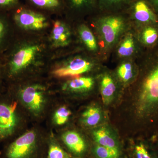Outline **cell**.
Returning <instances> with one entry per match:
<instances>
[{
	"label": "cell",
	"mask_w": 158,
	"mask_h": 158,
	"mask_svg": "<svg viewBox=\"0 0 158 158\" xmlns=\"http://www.w3.org/2000/svg\"><path fill=\"white\" fill-rule=\"evenodd\" d=\"M121 13H105L96 21L97 31L105 49L112 48L125 31L127 19Z\"/></svg>",
	"instance_id": "1"
},
{
	"label": "cell",
	"mask_w": 158,
	"mask_h": 158,
	"mask_svg": "<svg viewBox=\"0 0 158 158\" xmlns=\"http://www.w3.org/2000/svg\"><path fill=\"white\" fill-rule=\"evenodd\" d=\"M35 6L45 9H56L61 5L59 0H31Z\"/></svg>",
	"instance_id": "25"
},
{
	"label": "cell",
	"mask_w": 158,
	"mask_h": 158,
	"mask_svg": "<svg viewBox=\"0 0 158 158\" xmlns=\"http://www.w3.org/2000/svg\"><path fill=\"white\" fill-rule=\"evenodd\" d=\"M47 158H71V156L59 144L52 142L49 146Z\"/></svg>",
	"instance_id": "23"
},
{
	"label": "cell",
	"mask_w": 158,
	"mask_h": 158,
	"mask_svg": "<svg viewBox=\"0 0 158 158\" xmlns=\"http://www.w3.org/2000/svg\"><path fill=\"white\" fill-rule=\"evenodd\" d=\"M93 65V62L88 59L81 57H75L56 69L53 73L59 77L76 76L90 71Z\"/></svg>",
	"instance_id": "8"
},
{
	"label": "cell",
	"mask_w": 158,
	"mask_h": 158,
	"mask_svg": "<svg viewBox=\"0 0 158 158\" xmlns=\"http://www.w3.org/2000/svg\"><path fill=\"white\" fill-rule=\"evenodd\" d=\"M38 150L37 135L31 131L23 134L6 146L1 158H36Z\"/></svg>",
	"instance_id": "3"
},
{
	"label": "cell",
	"mask_w": 158,
	"mask_h": 158,
	"mask_svg": "<svg viewBox=\"0 0 158 158\" xmlns=\"http://www.w3.org/2000/svg\"><path fill=\"white\" fill-rule=\"evenodd\" d=\"M71 112L66 106H61L56 111L54 115V120L58 125H62L68 121Z\"/></svg>",
	"instance_id": "24"
},
{
	"label": "cell",
	"mask_w": 158,
	"mask_h": 158,
	"mask_svg": "<svg viewBox=\"0 0 158 158\" xmlns=\"http://www.w3.org/2000/svg\"><path fill=\"white\" fill-rule=\"evenodd\" d=\"M93 153L97 158H119V149L104 147L96 144L93 148Z\"/></svg>",
	"instance_id": "21"
},
{
	"label": "cell",
	"mask_w": 158,
	"mask_h": 158,
	"mask_svg": "<svg viewBox=\"0 0 158 158\" xmlns=\"http://www.w3.org/2000/svg\"><path fill=\"white\" fill-rule=\"evenodd\" d=\"M94 85V81L90 77H81L72 79L65 83L62 87L65 91L83 92L89 91Z\"/></svg>",
	"instance_id": "15"
},
{
	"label": "cell",
	"mask_w": 158,
	"mask_h": 158,
	"mask_svg": "<svg viewBox=\"0 0 158 158\" xmlns=\"http://www.w3.org/2000/svg\"><path fill=\"white\" fill-rule=\"evenodd\" d=\"M135 72L133 63L127 61L122 63L118 66L117 70V75L121 81L127 83L134 78Z\"/></svg>",
	"instance_id": "20"
},
{
	"label": "cell",
	"mask_w": 158,
	"mask_h": 158,
	"mask_svg": "<svg viewBox=\"0 0 158 158\" xmlns=\"http://www.w3.org/2000/svg\"><path fill=\"white\" fill-rule=\"evenodd\" d=\"M93 137L96 144L119 149V144L116 136L106 127H101L96 129L93 131Z\"/></svg>",
	"instance_id": "13"
},
{
	"label": "cell",
	"mask_w": 158,
	"mask_h": 158,
	"mask_svg": "<svg viewBox=\"0 0 158 158\" xmlns=\"http://www.w3.org/2000/svg\"><path fill=\"white\" fill-rule=\"evenodd\" d=\"M100 89L103 102L105 105L110 104L115 96L116 87L115 81L109 74H106L102 77Z\"/></svg>",
	"instance_id": "14"
},
{
	"label": "cell",
	"mask_w": 158,
	"mask_h": 158,
	"mask_svg": "<svg viewBox=\"0 0 158 158\" xmlns=\"http://www.w3.org/2000/svg\"><path fill=\"white\" fill-rule=\"evenodd\" d=\"M149 4L153 10L158 15V0H145Z\"/></svg>",
	"instance_id": "27"
},
{
	"label": "cell",
	"mask_w": 158,
	"mask_h": 158,
	"mask_svg": "<svg viewBox=\"0 0 158 158\" xmlns=\"http://www.w3.org/2000/svg\"><path fill=\"white\" fill-rule=\"evenodd\" d=\"M45 89L40 85L26 86L19 91L20 98L29 110L35 115L42 111L45 103Z\"/></svg>",
	"instance_id": "6"
},
{
	"label": "cell",
	"mask_w": 158,
	"mask_h": 158,
	"mask_svg": "<svg viewBox=\"0 0 158 158\" xmlns=\"http://www.w3.org/2000/svg\"><path fill=\"white\" fill-rule=\"evenodd\" d=\"M127 11L138 23L148 24L158 23L157 14L145 0H135Z\"/></svg>",
	"instance_id": "9"
},
{
	"label": "cell",
	"mask_w": 158,
	"mask_h": 158,
	"mask_svg": "<svg viewBox=\"0 0 158 158\" xmlns=\"http://www.w3.org/2000/svg\"><path fill=\"white\" fill-rule=\"evenodd\" d=\"M158 112V63L144 79L137 101V112L142 117Z\"/></svg>",
	"instance_id": "2"
},
{
	"label": "cell",
	"mask_w": 158,
	"mask_h": 158,
	"mask_svg": "<svg viewBox=\"0 0 158 158\" xmlns=\"http://www.w3.org/2000/svg\"><path fill=\"white\" fill-rule=\"evenodd\" d=\"M80 39L88 50L96 52L98 50L97 41L92 31L85 24L81 25L78 29Z\"/></svg>",
	"instance_id": "17"
},
{
	"label": "cell",
	"mask_w": 158,
	"mask_h": 158,
	"mask_svg": "<svg viewBox=\"0 0 158 158\" xmlns=\"http://www.w3.org/2000/svg\"><path fill=\"white\" fill-rule=\"evenodd\" d=\"M18 0H0V6H8L14 4Z\"/></svg>",
	"instance_id": "29"
},
{
	"label": "cell",
	"mask_w": 158,
	"mask_h": 158,
	"mask_svg": "<svg viewBox=\"0 0 158 158\" xmlns=\"http://www.w3.org/2000/svg\"><path fill=\"white\" fill-rule=\"evenodd\" d=\"M62 139L66 147L74 154L81 156L87 149V144L81 135L74 131H68L62 136Z\"/></svg>",
	"instance_id": "10"
},
{
	"label": "cell",
	"mask_w": 158,
	"mask_h": 158,
	"mask_svg": "<svg viewBox=\"0 0 158 158\" xmlns=\"http://www.w3.org/2000/svg\"><path fill=\"white\" fill-rule=\"evenodd\" d=\"M141 41L146 45H151L155 43L158 38V32L155 28L151 26L146 27L141 33Z\"/></svg>",
	"instance_id": "22"
},
{
	"label": "cell",
	"mask_w": 158,
	"mask_h": 158,
	"mask_svg": "<svg viewBox=\"0 0 158 158\" xmlns=\"http://www.w3.org/2000/svg\"><path fill=\"white\" fill-rule=\"evenodd\" d=\"M51 40L55 47H63L69 44L71 32L65 23L60 21L55 22L51 33Z\"/></svg>",
	"instance_id": "11"
},
{
	"label": "cell",
	"mask_w": 158,
	"mask_h": 158,
	"mask_svg": "<svg viewBox=\"0 0 158 158\" xmlns=\"http://www.w3.org/2000/svg\"><path fill=\"white\" fill-rule=\"evenodd\" d=\"M6 33V26L2 21L0 20V43L2 40Z\"/></svg>",
	"instance_id": "28"
},
{
	"label": "cell",
	"mask_w": 158,
	"mask_h": 158,
	"mask_svg": "<svg viewBox=\"0 0 158 158\" xmlns=\"http://www.w3.org/2000/svg\"><path fill=\"white\" fill-rule=\"evenodd\" d=\"M136 49L135 42L134 37L131 34H128L120 43L117 48V54L120 58H128L134 55Z\"/></svg>",
	"instance_id": "19"
},
{
	"label": "cell",
	"mask_w": 158,
	"mask_h": 158,
	"mask_svg": "<svg viewBox=\"0 0 158 158\" xmlns=\"http://www.w3.org/2000/svg\"><path fill=\"white\" fill-rule=\"evenodd\" d=\"M16 24L22 28L30 31H39L46 28L47 20L43 15L27 9H21L15 15Z\"/></svg>",
	"instance_id": "7"
},
{
	"label": "cell",
	"mask_w": 158,
	"mask_h": 158,
	"mask_svg": "<svg viewBox=\"0 0 158 158\" xmlns=\"http://www.w3.org/2000/svg\"><path fill=\"white\" fill-rule=\"evenodd\" d=\"M17 102H0V142L13 135L17 129L19 118Z\"/></svg>",
	"instance_id": "5"
},
{
	"label": "cell",
	"mask_w": 158,
	"mask_h": 158,
	"mask_svg": "<svg viewBox=\"0 0 158 158\" xmlns=\"http://www.w3.org/2000/svg\"><path fill=\"white\" fill-rule=\"evenodd\" d=\"M41 52L38 44L26 43L19 46L15 50L9 64V73L15 76L33 65Z\"/></svg>",
	"instance_id": "4"
},
{
	"label": "cell",
	"mask_w": 158,
	"mask_h": 158,
	"mask_svg": "<svg viewBox=\"0 0 158 158\" xmlns=\"http://www.w3.org/2000/svg\"><path fill=\"white\" fill-rule=\"evenodd\" d=\"M73 11L79 13H86L97 9V0H67Z\"/></svg>",
	"instance_id": "18"
},
{
	"label": "cell",
	"mask_w": 158,
	"mask_h": 158,
	"mask_svg": "<svg viewBox=\"0 0 158 158\" xmlns=\"http://www.w3.org/2000/svg\"><path fill=\"white\" fill-rule=\"evenodd\" d=\"M135 0H97L98 10L101 13H117L127 11Z\"/></svg>",
	"instance_id": "12"
},
{
	"label": "cell",
	"mask_w": 158,
	"mask_h": 158,
	"mask_svg": "<svg viewBox=\"0 0 158 158\" xmlns=\"http://www.w3.org/2000/svg\"><path fill=\"white\" fill-rule=\"evenodd\" d=\"M135 152L136 158H154L147 147L142 143L136 145Z\"/></svg>",
	"instance_id": "26"
},
{
	"label": "cell",
	"mask_w": 158,
	"mask_h": 158,
	"mask_svg": "<svg viewBox=\"0 0 158 158\" xmlns=\"http://www.w3.org/2000/svg\"><path fill=\"white\" fill-rule=\"evenodd\" d=\"M102 116L100 108L92 106L87 108L82 113L81 122L85 126L94 127L98 125L101 122Z\"/></svg>",
	"instance_id": "16"
}]
</instances>
